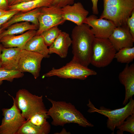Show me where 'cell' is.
<instances>
[{
    "instance_id": "obj_13",
    "label": "cell",
    "mask_w": 134,
    "mask_h": 134,
    "mask_svg": "<svg viewBox=\"0 0 134 134\" xmlns=\"http://www.w3.org/2000/svg\"><path fill=\"white\" fill-rule=\"evenodd\" d=\"M61 10L64 20L72 22L77 25L84 24L89 14V11L79 2L66 6L62 8Z\"/></svg>"
},
{
    "instance_id": "obj_33",
    "label": "cell",
    "mask_w": 134,
    "mask_h": 134,
    "mask_svg": "<svg viewBox=\"0 0 134 134\" xmlns=\"http://www.w3.org/2000/svg\"><path fill=\"white\" fill-rule=\"evenodd\" d=\"M7 0L9 6L15 5L21 2L20 0Z\"/></svg>"
},
{
    "instance_id": "obj_2",
    "label": "cell",
    "mask_w": 134,
    "mask_h": 134,
    "mask_svg": "<svg viewBox=\"0 0 134 134\" xmlns=\"http://www.w3.org/2000/svg\"><path fill=\"white\" fill-rule=\"evenodd\" d=\"M47 99L52 104L47 114L52 118V125L63 126L67 124L74 123L84 127L94 126L71 103Z\"/></svg>"
},
{
    "instance_id": "obj_12",
    "label": "cell",
    "mask_w": 134,
    "mask_h": 134,
    "mask_svg": "<svg viewBox=\"0 0 134 134\" xmlns=\"http://www.w3.org/2000/svg\"><path fill=\"white\" fill-rule=\"evenodd\" d=\"M108 39L117 51L123 48L133 47L134 38L127 25L116 27Z\"/></svg>"
},
{
    "instance_id": "obj_8",
    "label": "cell",
    "mask_w": 134,
    "mask_h": 134,
    "mask_svg": "<svg viewBox=\"0 0 134 134\" xmlns=\"http://www.w3.org/2000/svg\"><path fill=\"white\" fill-rule=\"evenodd\" d=\"M12 106L2 109L3 117L0 125V134H17L26 119L13 100Z\"/></svg>"
},
{
    "instance_id": "obj_3",
    "label": "cell",
    "mask_w": 134,
    "mask_h": 134,
    "mask_svg": "<svg viewBox=\"0 0 134 134\" xmlns=\"http://www.w3.org/2000/svg\"><path fill=\"white\" fill-rule=\"evenodd\" d=\"M103 9L99 18L112 21L116 27L127 25L134 10V0H103Z\"/></svg>"
},
{
    "instance_id": "obj_32",
    "label": "cell",
    "mask_w": 134,
    "mask_h": 134,
    "mask_svg": "<svg viewBox=\"0 0 134 134\" xmlns=\"http://www.w3.org/2000/svg\"><path fill=\"white\" fill-rule=\"evenodd\" d=\"M98 0H91L92 2V10L94 14H98L99 11L98 7Z\"/></svg>"
},
{
    "instance_id": "obj_4",
    "label": "cell",
    "mask_w": 134,
    "mask_h": 134,
    "mask_svg": "<svg viewBox=\"0 0 134 134\" xmlns=\"http://www.w3.org/2000/svg\"><path fill=\"white\" fill-rule=\"evenodd\" d=\"M23 117L28 120L33 115L38 113L47 114L43 101L42 96L34 95L25 89L19 90L15 98L12 97Z\"/></svg>"
},
{
    "instance_id": "obj_16",
    "label": "cell",
    "mask_w": 134,
    "mask_h": 134,
    "mask_svg": "<svg viewBox=\"0 0 134 134\" xmlns=\"http://www.w3.org/2000/svg\"><path fill=\"white\" fill-rule=\"evenodd\" d=\"M21 50L18 47H3L1 55V67L17 70Z\"/></svg>"
},
{
    "instance_id": "obj_36",
    "label": "cell",
    "mask_w": 134,
    "mask_h": 134,
    "mask_svg": "<svg viewBox=\"0 0 134 134\" xmlns=\"http://www.w3.org/2000/svg\"><path fill=\"white\" fill-rule=\"evenodd\" d=\"M21 1V2H25L33 0H20Z\"/></svg>"
},
{
    "instance_id": "obj_23",
    "label": "cell",
    "mask_w": 134,
    "mask_h": 134,
    "mask_svg": "<svg viewBox=\"0 0 134 134\" xmlns=\"http://www.w3.org/2000/svg\"><path fill=\"white\" fill-rule=\"evenodd\" d=\"M116 53L114 58L121 63L128 64L134 59V47L123 48Z\"/></svg>"
},
{
    "instance_id": "obj_30",
    "label": "cell",
    "mask_w": 134,
    "mask_h": 134,
    "mask_svg": "<svg viewBox=\"0 0 134 134\" xmlns=\"http://www.w3.org/2000/svg\"><path fill=\"white\" fill-rule=\"evenodd\" d=\"M75 0H54L53 5L62 8L66 6L71 5L74 3Z\"/></svg>"
},
{
    "instance_id": "obj_24",
    "label": "cell",
    "mask_w": 134,
    "mask_h": 134,
    "mask_svg": "<svg viewBox=\"0 0 134 134\" xmlns=\"http://www.w3.org/2000/svg\"><path fill=\"white\" fill-rule=\"evenodd\" d=\"M23 73L18 70H8L2 67L0 68V85L4 80L12 82L14 79L23 77Z\"/></svg>"
},
{
    "instance_id": "obj_26",
    "label": "cell",
    "mask_w": 134,
    "mask_h": 134,
    "mask_svg": "<svg viewBox=\"0 0 134 134\" xmlns=\"http://www.w3.org/2000/svg\"><path fill=\"white\" fill-rule=\"evenodd\" d=\"M126 120L116 128L118 129L117 134H123L124 132L134 134V114L128 117Z\"/></svg>"
},
{
    "instance_id": "obj_6",
    "label": "cell",
    "mask_w": 134,
    "mask_h": 134,
    "mask_svg": "<svg viewBox=\"0 0 134 134\" xmlns=\"http://www.w3.org/2000/svg\"><path fill=\"white\" fill-rule=\"evenodd\" d=\"M117 51L108 38L95 37L92 45L90 64L98 68L107 66L114 59Z\"/></svg>"
},
{
    "instance_id": "obj_9",
    "label": "cell",
    "mask_w": 134,
    "mask_h": 134,
    "mask_svg": "<svg viewBox=\"0 0 134 134\" xmlns=\"http://www.w3.org/2000/svg\"><path fill=\"white\" fill-rule=\"evenodd\" d=\"M38 20L39 26L37 35L53 27L62 25L65 21L63 17L61 8L53 5L40 8Z\"/></svg>"
},
{
    "instance_id": "obj_20",
    "label": "cell",
    "mask_w": 134,
    "mask_h": 134,
    "mask_svg": "<svg viewBox=\"0 0 134 134\" xmlns=\"http://www.w3.org/2000/svg\"><path fill=\"white\" fill-rule=\"evenodd\" d=\"M54 0H33L21 2L9 6V10L26 12L37 8L49 6L53 5Z\"/></svg>"
},
{
    "instance_id": "obj_14",
    "label": "cell",
    "mask_w": 134,
    "mask_h": 134,
    "mask_svg": "<svg viewBox=\"0 0 134 134\" xmlns=\"http://www.w3.org/2000/svg\"><path fill=\"white\" fill-rule=\"evenodd\" d=\"M121 83L124 86L125 96L123 104L125 105L134 95V64H127L118 76Z\"/></svg>"
},
{
    "instance_id": "obj_22",
    "label": "cell",
    "mask_w": 134,
    "mask_h": 134,
    "mask_svg": "<svg viewBox=\"0 0 134 134\" xmlns=\"http://www.w3.org/2000/svg\"><path fill=\"white\" fill-rule=\"evenodd\" d=\"M51 130L49 123L42 126L35 125L27 120L18 131L17 134H48Z\"/></svg>"
},
{
    "instance_id": "obj_35",
    "label": "cell",
    "mask_w": 134,
    "mask_h": 134,
    "mask_svg": "<svg viewBox=\"0 0 134 134\" xmlns=\"http://www.w3.org/2000/svg\"><path fill=\"white\" fill-rule=\"evenodd\" d=\"M3 47L2 45L0 43V68L1 67V55L2 52V50Z\"/></svg>"
},
{
    "instance_id": "obj_7",
    "label": "cell",
    "mask_w": 134,
    "mask_h": 134,
    "mask_svg": "<svg viewBox=\"0 0 134 134\" xmlns=\"http://www.w3.org/2000/svg\"><path fill=\"white\" fill-rule=\"evenodd\" d=\"M97 74L95 70L71 61L60 68H52L51 70L44 74L43 76L48 77L55 76L65 79L84 80L90 76L96 75Z\"/></svg>"
},
{
    "instance_id": "obj_37",
    "label": "cell",
    "mask_w": 134,
    "mask_h": 134,
    "mask_svg": "<svg viewBox=\"0 0 134 134\" xmlns=\"http://www.w3.org/2000/svg\"><path fill=\"white\" fill-rule=\"evenodd\" d=\"M2 31L1 29V25H0V34L2 32Z\"/></svg>"
},
{
    "instance_id": "obj_28",
    "label": "cell",
    "mask_w": 134,
    "mask_h": 134,
    "mask_svg": "<svg viewBox=\"0 0 134 134\" xmlns=\"http://www.w3.org/2000/svg\"><path fill=\"white\" fill-rule=\"evenodd\" d=\"M20 11L17 10H9L8 11L0 17V25H2L5 23Z\"/></svg>"
},
{
    "instance_id": "obj_27",
    "label": "cell",
    "mask_w": 134,
    "mask_h": 134,
    "mask_svg": "<svg viewBox=\"0 0 134 134\" xmlns=\"http://www.w3.org/2000/svg\"><path fill=\"white\" fill-rule=\"evenodd\" d=\"M48 116L47 114L38 113L33 115L27 120L35 125L42 126L49 123L47 120Z\"/></svg>"
},
{
    "instance_id": "obj_15",
    "label": "cell",
    "mask_w": 134,
    "mask_h": 134,
    "mask_svg": "<svg viewBox=\"0 0 134 134\" xmlns=\"http://www.w3.org/2000/svg\"><path fill=\"white\" fill-rule=\"evenodd\" d=\"M36 33V30H32L19 35H6L0 39V43L4 48L18 47L22 50L28 41Z\"/></svg>"
},
{
    "instance_id": "obj_34",
    "label": "cell",
    "mask_w": 134,
    "mask_h": 134,
    "mask_svg": "<svg viewBox=\"0 0 134 134\" xmlns=\"http://www.w3.org/2000/svg\"><path fill=\"white\" fill-rule=\"evenodd\" d=\"M8 10H5L0 9V17L2 15L7 12Z\"/></svg>"
},
{
    "instance_id": "obj_11",
    "label": "cell",
    "mask_w": 134,
    "mask_h": 134,
    "mask_svg": "<svg viewBox=\"0 0 134 134\" xmlns=\"http://www.w3.org/2000/svg\"><path fill=\"white\" fill-rule=\"evenodd\" d=\"M84 23L92 28L91 29L95 37L101 38H108L116 27L111 21L98 18L95 14L87 17Z\"/></svg>"
},
{
    "instance_id": "obj_31",
    "label": "cell",
    "mask_w": 134,
    "mask_h": 134,
    "mask_svg": "<svg viewBox=\"0 0 134 134\" xmlns=\"http://www.w3.org/2000/svg\"><path fill=\"white\" fill-rule=\"evenodd\" d=\"M9 6L7 0H0V9L8 10Z\"/></svg>"
},
{
    "instance_id": "obj_10",
    "label": "cell",
    "mask_w": 134,
    "mask_h": 134,
    "mask_svg": "<svg viewBox=\"0 0 134 134\" xmlns=\"http://www.w3.org/2000/svg\"><path fill=\"white\" fill-rule=\"evenodd\" d=\"M44 56L37 53L21 50L17 70L31 73L35 79L39 76L41 61Z\"/></svg>"
},
{
    "instance_id": "obj_29",
    "label": "cell",
    "mask_w": 134,
    "mask_h": 134,
    "mask_svg": "<svg viewBox=\"0 0 134 134\" xmlns=\"http://www.w3.org/2000/svg\"><path fill=\"white\" fill-rule=\"evenodd\" d=\"M126 24L131 34L134 38V10L132 11L131 16L128 19Z\"/></svg>"
},
{
    "instance_id": "obj_5",
    "label": "cell",
    "mask_w": 134,
    "mask_h": 134,
    "mask_svg": "<svg viewBox=\"0 0 134 134\" xmlns=\"http://www.w3.org/2000/svg\"><path fill=\"white\" fill-rule=\"evenodd\" d=\"M123 107L114 110L107 108L103 106L99 109L96 107L90 100L87 106L89 113L97 112L108 118L107 127L114 133L115 128L119 126L129 116L134 114V100L132 97Z\"/></svg>"
},
{
    "instance_id": "obj_17",
    "label": "cell",
    "mask_w": 134,
    "mask_h": 134,
    "mask_svg": "<svg viewBox=\"0 0 134 134\" xmlns=\"http://www.w3.org/2000/svg\"><path fill=\"white\" fill-rule=\"evenodd\" d=\"M71 43V39L69 34L65 32L61 31L49 47V54L55 53L62 58H66Z\"/></svg>"
},
{
    "instance_id": "obj_21",
    "label": "cell",
    "mask_w": 134,
    "mask_h": 134,
    "mask_svg": "<svg viewBox=\"0 0 134 134\" xmlns=\"http://www.w3.org/2000/svg\"><path fill=\"white\" fill-rule=\"evenodd\" d=\"M38 28L37 26L28 22L16 23L9 26L0 34V39L6 35L22 34L29 30H36Z\"/></svg>"
},
{
    "instance_id": "obj_1",
    "label": "cell",
    "mask_w": 134,
    "mask_h": 134,
    "mask_svg": "<svg viewBox=\"0 0 134 134\" xmlns=\"http://www.w3.org/2000/svg\"><path fill=\"white\" fill-rule=\"evenodd\" d=\"M72 61L88 67L90 64L92 45L95 37L90 27L84 23L76 25L71 34Z\"/></svg>"
},
{
    "instance_id": "obj_25",
    "label": "cell",
    "mask_w": 134,
    "mask_h": 134,
    "mask_svg": "<svg viewBox=\"0 0 134 134\" xmlns=\"http://www.w3.org/2000/svg\"><path fill=\"white\" fill-rule=\"evenodd\" d=\"M55 26L43 32L40 35L43 38L47 46H50L62 31Z\"/></svg>"
},
{
    "instance_id": "obj_18",
    "label": "cell",
    "mask_w": 134,
    "mask_h": 134,
    "mask_svg": "<svg viewBox=\"0 0 134 134\" xmlns=\"http://www.w3.org/2000/svg\"><path fill=\"white\" fill-rule=\"evenodd\" d=\"M21 12L15 15L7 22L1 25L2 31L10 25L21 22H29L39 27L38 17L40 13V8L26 12Z\"/></svg>"
},
{
    "instance_id": "obj_19",
    "label": "cell",
    "mask_w": 134,
    "mask_h": 134,
    "mask_svg": "<svg viewBox=\"0 0 134 134\" xmlns=\"http://www.w3.org/2000/svg\"><path fill=\"white\" fill-rule=\"evenodd\" d=\"M47 47L40 35H35L28 41L23 49L38 53L44 58H48L49 56Z\"/></svg>"
}]
</instances>
